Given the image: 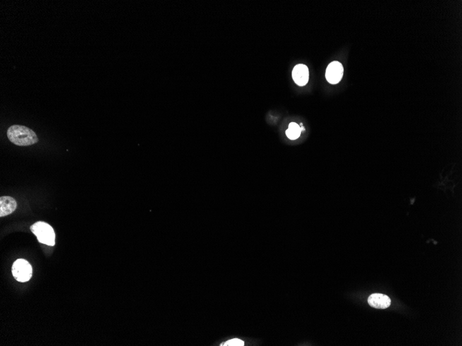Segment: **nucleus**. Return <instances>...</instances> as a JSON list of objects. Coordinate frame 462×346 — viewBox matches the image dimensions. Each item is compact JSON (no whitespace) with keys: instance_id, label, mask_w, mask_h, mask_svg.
Instances as JSON below:
<instances>
[{"instance_id":"obj_5","label":"nucleus","mask_w":462,"mask_h":346,"mask_svg":"<svg viewBox=\"0 0 462 346\" xmlns=\"http://www.w3.org/2000/svg\"><path fill=\"white\" fill-rule=\"evenodd\" d=\"M292 78L296 84L299 86H302L307 85L309 78V69L307 66L302 64L296 65L293 69Z\"/></svg>"},{"instance_id":"obj_3","label":"nucleus","mask_w":462,"mask_h":346,"mask_svg":"<svg viewBox=\"0 0 462 346\" xmlns=\"http://www.w3.org/2000/svg\"><path fill=\"white\" fill-rule=\"evenodd\" d=\"M12 274L15 280L19 282H27L32 277V265L25 259H18L13 263V267H12Z\"/></svg>"},{"instance_id":"obj_6","label":"nucleus","mask_w":462,"mask_h":346,"mask_svg":"<svg viewBox=\"0 0 462 346\" xmlns=\"http://www.w3.org/2000/svg\"><path fill=\"white\" fill-rule=\"evenodd\" d=\"M369 306L377 309H386L391 304L389 296L382 294H373L368 298Z\"/></svg>"},{"instance_id":"obj_7","label":"nucleus","mask_w":462,"mask_h":346,"mask_svg":"<svg viewBox=\"0 0 462 346\" xmlns=\"http://www.w3.org/2000/svg\"><path fill=\"white\" fill-rule=\"evenodd\" d=\"M17 202L13 198L1 197L0 198V217H4L12 214L16 209Z\"/></svg>"},{"instance_id":"obj_9","label":"nucleus","mask_w":462,"mask_h":346,"mask_svg":"<svg viewBox=\"0 0 462 346\" xmlns=\"http://www.w3.org/2000/svg\"><path fill=\"white\" fill-rule=\"evenodd\" d=\"M244 343L243 341L240 340L238 339H234L232 340L228 341L227 342H226L225 344H223L222 346H244Z\"/></svg>"},{"instance_id":"obj_1","label":"nucleus","mask_w":462,"mask_h":346,"mask_svg":"<svg viewBox=\"0 0 462 346\" xmlns=\"http://www.w3.org/2000/svg\"><path fill=\"white\" fill-rule=\"evenodd\" d=\"M7 136L11 143L18 146H30L38 142V139L33 131L18 124L8 128Z\"/></svg>"},{"instance_id":"obj_8","label":"nucleus","mask_w":462,"mask_h":346,"mask_svg":"<svg viewBox=\"0 0 462 346\" xmlns=\"http://www.w3.org/2000/svg\"><path fill=\"white\" fill-rule=\"evenodd\" d=\"M302 131V127H300L298 124L296 122H292L289 124L288 129L286 131V135L289 139L294 141L300 137Z\"/></svg>"},{"instance_id":"obj_4","label":"nucleus","mask_w":462,"mask_h":346,"mask_svg":"<svg viewBox=\"0 0 462 346\" xmlns=\"http://www.w3.org/2000/svg\"><path fill=\"white\" fill-rule=\"evenodd\" d=\"M343 76V66L341 63L334 61L329 64L325 73V77L330 84H338L341 81Z\"/></svg>"},{"instance_id":"obj_2","label":"nucleus","mask_w":462,"mask_h":346,"mask_svg":"<svg viewBox=\"0 0 462 346\" xmlns=\"http://www.w3.org/2000/svg\"><path fill=\"white\" fill-rule=\"evenodd\" d=\"M31 230L36 236L40 243L49 246H54L56 234L50 225L39 221L31 226Z\"/></svg>"}]
</instances>
